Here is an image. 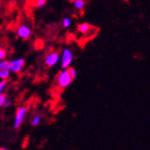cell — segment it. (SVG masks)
Listing matches in <instances>:
<instances>
[{
	"label": "cell",
	"mask_w": 150,
	"mask_h": 150,
	"mask_svg": "<svg viewBox=\"0 0 150 150\" xmlns=\"http://www.w3.org/2000/svg\"><path fill=\"white\" fill-rule=\"evenodd\" d=\"M8 79H1V82H0V95L4 94L5 88L8 86Z\"/></svg>",
	"instance_id": "cell-11"
},
{
	"label": "cell",
	"mask_w": 150,
	"mask_h": 150,
	"mask_svg": "<svg viewBox=\"0 0 150 150\" xmlns=\"http://www.w3.org/2000/svg\"><path fill=\"white\" fill-rule=\"evenodd\" d=\"M60 60H61V67L63 69H67L70 67L71 63L74 60V54L73 52L69 48L64 49L62 52V54L60 55Z\"/></svg>",
	"instance_id": "cell-2"
},
{
	"label": "cell",
	"mask_w": 150,
	"mask_h": 150,
	"mask_svg": "<svg viewBox=\"0 0 150 150\" xmlns=\"http://www.w3.org/2000/svg\"><path fill=\"white\" fill-rule=\"evenodd\" d=\"M6 99V95H4V94L0 95V109H1V108L3 107L4 102H5Z\"/></svg>",
	"instance_id": "cell-16"
},
{
	"label": "cell",
	"mask_w": 150,
	"mask_h": 150,
	"mask_svg": "<svg viewBox=\"0 0 150 150\" xmlns=\"http://www.w3.org/2000/svg\"><path fill=\"white\" fill-rule=\"evenodd\" d=\"M10 104H11V101L8 100H6H6H5V102H4V105H3V107H8V106H10Z\"/></svg>",
	"instance_id": "cell-17"
},
{
	"label": "cell",
	"mask_w": 150,
	"mask_h": 150,
	"mask_svg": "<svg viewBox=\"0 0 150 150\" xmlns=\"http://www.w3.org/2000/svg\"><path fill=\"white\" fill-rule=\"evenodd\" d=\"M85 6L84 0H75L74 1V8L77 10H82Z\"/></svg>",
	"instance_id": "cell-9"
},
{
	"label": "cell",
	"mask_w": 150,
	"mask_h": 150,
	"mask_svg": "<svg viewBox=\"0 0 150 150\" xmlns=\"http://www.w3.org/2000/svg\"><path fill=\"white\" fill-rule=\"evenodd\" d=\"M25 64L24 58H18V59L8 61V67L12 73H19L22 70Z\"/></svg>",
	"instance_id": "cell-3"
},
{
	"label": "cell",
	"mask_w": 150,
	"mask_h": 150,
	"mask_svg": "<svg viewBox=\"0 0 150 150\" xmlns=\"http://www.w3.org/2000/svg\"><path fill=\"white\" fill-rule=\"evenodd\" d=\"M6 51L4 48L0 47V61L6 59Z\"/></svg>",
	"instance_id": "cell-14"
},
{
	"label": "cell",
	"mask_w": 150,
	"mask_h": 150,
	"mask_svg": "<svg viewBox=\"0 0 150 150\" xmlns=\"http://www.w3.org/2000/svg\"><path fill=\"white\" fill-rule=\"evenodd\" d=\"M32 34L31 28L27 24H21L17 30V35L22 40H28Z\"/></svg>",
	"instance_id": "cell-6"
},
{
	"label": "cell",
	"mask_w": 150,
	"mask_h": 150,
	"mask_svg": "<svg viewBox=\"0 0 150 150\" xmlns=\"http://www.w3.org/2000/svg\"><path fill=\"white\" fill-rule=\"evenodd\" d=\"M10 73L8 67V61L5 59L0 61V79H8Z\"/></svg>",
	"instance_id": "cell-7"
},
{
	"label": "cell",
	"mask_w": 150,
	"mask_h": 150,
	"mask_svg": "<svg viewBox=\"0 0 150 150\" xmlns=\"http://www.w3.org/2000/svg\"><path fill=\"white\" fill-rule=\"evenodd\" d=\"M26 114H27V108L25 106L18 108L16 114H15V120H14V128L15 129H18L21 127V123L23 122V121L25 119Z\"/></svg>",
	"instance_id": "cell-4"
},
{
	"label": "cell",
	"mask_w": 150,
	"mask_h": 150,
	"mask_svg": "<svg viewBox=\"0 0 150 150\" xmlns=\"http://www.w3.org/2000/svg\"><path fill=\"white\" fill-rule=\"evenodd\" d=\"M8 148H6V147H0V150H8Z\"/></svg>",
	"instance_id": "cell-18"
},
{
	"label": "cell",
	"mask_w": 150,
	"mask_h": 150,
	"mask_svg": "<svg viewBox=\"0 0 150 150\" xmlns=\"http://www.w3.org/2000/svg\"><path fill=\"white\" fill-rule=\"evenodd\" d=\"M71 23H72V21H71V18H64L63 21H62V26L64 28H66V29H67V28H69L70 26H71Z\"/></svg>",
	"instance_id": "cell-12"
},
{
	"label": "cell",
	"mask_w": 150,
	"mask_h": 150,
	"mask_svg": "<svg viewBox=\"0 0 150 150\" xmlns=\"http://www.w3.org/2000/svg\"><path fill=\"white\" fill-rule=\"evenodd\" d=\"M41 121H42V117L40 115H35L33 118L31 119L30 123H31L32 126H37L41 123Z\"/></svg>",
	"instance_id": "cell-10"
},
{
	"label": "cell",
	"mask_w": 150,
	"mask_h": 150,
	"mask_svg": "<svg viewBox=\"0 0 150 150\" xmlns=\"http://www.w3.org/2000/svg\"><path fill=\"white\" fill-rule=\"evenodd\" d=\"M46 2H47V0H37L36 6H37L38 8H42V6H45Z\"/></svg>",
	"instance_id": "cell-15"
},
{
	"label": "cell",
	"mask_w": 150,
	"mask_h": 150,
	"mask_svg": "<svg viewBox=\"0 0 150 150\" xmlns=\"http://www.w3.org/2000/svg\"><path fill=\"white\" fill-rule=\"evenodd\" d=\"M67 71H68L70 76L72 77V79L74 80L75 78H76V70L74 67H68L67 68Z\"/></svg>",
	"instance_id": "cell-13"
},
{
	"label": "cell",
	"mask_w": 150,
	"mask_h": 150,
	"mask_svg": "<svg viewBox=\"0 0 150 150\" xmlns=\"http://www.w3.org/2000/svg\"><path fill=\"white\" fill-rule=\"evenodd\" d=\"M1 6H2V1L0 0V8H1Z\"/></svg>",
	"instance_id": "cell-19"
},
{
	"label": "cell",
	"mask_w": 150,
	"mask_h": 150,
	"mask_svg": "<svg viewBox=\"0 0 150 150\" xmlns=\"http://www.w3.org/2000/svg\"><path fill=\"white\" fill-rule=\"evenodd\" d=\"M60 62V54L58 52H51L45 57L44 64L47 67H53Z\"/></svg>",
	"instance_id": "cell-5"
},
{
	"label": "cell",
	"mask_w": 150,
	"mask_h": 150,
	"mask_svg": "<svg viewBox=\"0 0 150 150\" xmlns=\"http://www.w3.org/2000/svg\"><path fill=\"white\" fill-rule=\"evenodd\" d=\"M72 81H73V79H72V77L70 76L68 71H67V68L63 69L61 72L58 74V76L56 77V84L60 88H67L69 85L72 83Z\"/></svg>",
	"instance_id": "cell-1"
},
{
	"label": "cell",
	"mask_w": 150,
	"mask_h": 150,
	"mask_svg": "<svg viewBox=\"0 0 150 150\" xmlns=\"http://www.w3.org/2000/svg\"><path fill=\"white\" fill-rule=\"evenodd\" d=\"M90 29H91V26L88 22H84L78 26V31L82 34H86L87 32L89 31Z\"/></svg>",
	"instance_id": "cell-8"
},
{
	"label": "cell",
	"mask_w": 150,
	"mask_h": 150,
	"mask_svg": "<svg viewBox=\"0 0 150 150\" xmlns=\"http://www.w3.org/2000/svg\"><path fill=\"white\" fill-rule=\"evenodd\" d=\"M70 1H72V2H74V1H75V0H70Z\"/></svg>",
	"instance_id": "cell-20"
}]
</instances>
